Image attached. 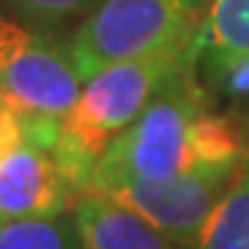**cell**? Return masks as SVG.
<instances>
[{"label": "cell", "mask_w": 249, "mask_h": 249, "mask_svg": "<svg viewBox=\"0 0 249 249\" xmlns=\"http://www.w3.org/2000/svg\"><path fill=\"white\" fill-rule=\"evenodd\" d=\"M0 224H5V221H3V219H0Z\"/></svg>", "instance_id": "obj_13"}, {"label": "cell", "mask_w": 249, "mask_h": 249, "mask_svg": "<svg viewBox=\"0 0 249 249\" xmlns=\"http://www.w3.org/2000/svg\"><path fill=\"white\" fill-rule=\"evenodd\" d=\"M18 13L41 23H56V20L89 16L102 0H8Z\"/></svg>", "instance_id": "obj_11"}, {"label": "cell", "mask_w": 249, "mask_h": 249, "mask_svg": "<svg viewBox=\"0 0 249 249\" xmlns=\"http://www.w3.org/2000/svg\"><path fill=\"white\" fill-rule=\"evenodd\" d=\"M194 61L196 38L109 64L87 79L71 109L56 120L53 130V153L82 194L89 188L105 150L130 127L168 79Z\"/></svg>", "instance_id": "obj_2"}, {"label": "cell", "mask_w": 249, "mask_h": 249, "mask_svg": "<svg viewBox=\"0 0 249 249\" xmlns=\"http://www.w3.org/2000/svg\"><path fill=\"white\" fill-rule=\"evenodd\" d=\"M0 99H3V97H0Z\"/></svg>", "instance_id": "obj_14"}, {"label": "cell", "mask_w": 249, "mask_h": 249, "mask_svg": "<svg viewBox=\"0 0 249 249\" xmlns=\"http://www.w3.org/2000/svg\"><path fill=\"white\" fill-rule=\"evenodd\" d=\"M0 249H82L71 211L53 219L0 224Z\"/></svg>", "instance_id": "obj_10"}, {"label": "cell", "mask_w": 249, "mask_h": 249, "mask_svg": "<svg viewBox=\"0 0 249 249\" xmlns=\"http://www.w3.org/2000/svg\"><path fill=\"white\" fill-rule=\"evenodd\" d=\"M84 79L49 33L0 13V97L26 120H59L71 109Z\"/></svg>", "instance_id": "obj_4"}, {"label": "cell", "mask_w": 249, "mask_h": 249, "mask_svg": "<svg viewBox=\"0 0 249 249\" xmlns=\"http://www.w3.org/2000/svg\"><path fill=\"white\" fill-rule=\"evenodd\" d=\"M196 74L194 61L168 79L97 160L87 191H107L132 180H158L206 165L247 160L249 150L242 127L211 107Z\"/></svg>", "instance_id": "obj_1"}, {"label": "cell", "mask_w": 249, "mask_h": 249, "mask_svg": "<svg viewBox=\"0 0 249 249\" xmlns=\"http://www.w3.org/2000/svg\"><path fill=\"white\" fill-rule=\"evenodd\" d=\"M249 53V0H211L196 33V66L209 76Z\"/></svg>", "instance_id": "obj_8"}, {"label": "cell", "mask_w": 249, "mask_h": 249, "mask_svg": "<svg viewBox=\"0 0 249 249\" xmlns=\"http://www.w3.org/2000/svg\"><path fill=\"white\" fill-rule=\"evenodd\" d=\"M242 165L244 163L206 165L171 178L132 180L97 194L122 203L124 209L153 224L158 231H163L171 242L188 249L196 242L211 211L231 188Z\"/></svg>", "instance_id": "obj_5"}, {"label": "cell", "mask_w": 249, "mask_h": 249, "mask_svg": "<svg viewBox=\"0 0 249 249\" xmlns=\"http://www.w3.org/2000/svg\"><path fill=\"white\" fill-rule=\"evenodd\" d=\"M209 79L229 94H249V53L236 59L234 64L224 66L221 71H216Z\"/></svg>", "instance_id": "obj_12"}, {"label": "cell", "mask_w": 249, "mask_h": 249, "mask_svg": "<svg viewBox=\"0 0 249 249\" xmlns=\"http://www.w3.org/2000/svg\"><path fill=\"white\" fill-rule=\"evenodd\" d=\"M82 249H183L142 216L97 191H84L71 206Z\"/></svg>", "instance_id": "obj_7"}, {"label": "cell", "mask_w": 249, "mask_h": 249, "mask_svg": "<svg viewBox=\"0 0 249 249\" xmlns=\"http://www.w3.org/2000/svg\"><path fill=\"white\" fill-rule=\"evenodd\" d=\"M56 120H26V138L0 160V219H53L82 191L53 153Z\"/></svg>", "instance_id": "obj_6"}, {"label": "cell", "mask_w": 249, "mask_h": 249, "mask_svg": "<svg viewBox=\"0 0 249 249\" xmlns=\"http://www.w3.org/2000/svg\"><path fill=\"white\" fill-rule=\"evenodd\" d=\"M188 249H249V158Z\"/></svg>", "instance_id": "obj_9"}, {"label": "cell", "mask_w": 249, "mask_h": 249, "mask_svg": "<svg viewBox=\"0 0 249 249\" xmlns=\"http://www.w3.org/2000/svg\"><path fill=\"white\" fill-rule=\"evenodd\" d=\"M211 0H102L69 41L87 82L99 69L132 56L194 41Z\"/></svg>", "instance_id": "obj_3"}]
</instances>
